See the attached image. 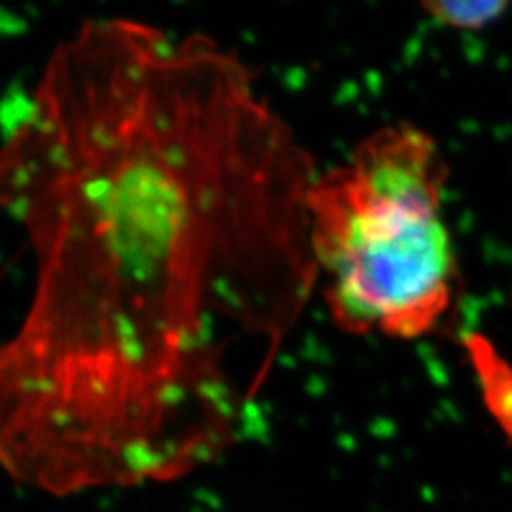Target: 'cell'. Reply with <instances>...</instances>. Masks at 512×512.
<instances>
[{
  "label": "cell",
  "mask_w": 512,
  "mask_h": 512,
  "mask_svg": "<svg viewBox=\"0 0 512 512\" xmlns=\"http://www.w3.org/2000/svg\"><path fill=\"white\" fill-rule=\"evenodd\" d=\"M317 175L238 55L86 19L0 135L33 291L0 338V469L52 495L164 484L238 440L319 279Z\"/></svg>",
  "instance_id": "cell-1"
},
{
  "label": "cell",
  "mask_w": 512,
  "mask_h": 512,
  "mask_svg": "<svg viewBox=\"0 0 512 512\" xmlns=\"http://www.w3.org/2000/svg\"><path fill=\"white\" fill-rule=\"evenodd\" d=\"M507 8V2L497 0H444L423 4V10L429 14V18L459 31H480L501 18Z\"/></svg>",
  "instance_id": "cell-3"
},
{
  "label": "cell",
  "mask_w": 512,
  "mask_h": 512,
  "mask_svg": "<svg viewBox=\"0 0 512 512\" xmlns=\"http://www.w3.org/2000/svg\"><path fill=\"white\" fill-rule=\"evenodd\" d=\"M446 167L410 124L380 129L311 186V249L334 323L412 340L450 308L456 256L442 217Z\"/></svg>",
  "instance_id": "cell-2"
}]
</instances>
